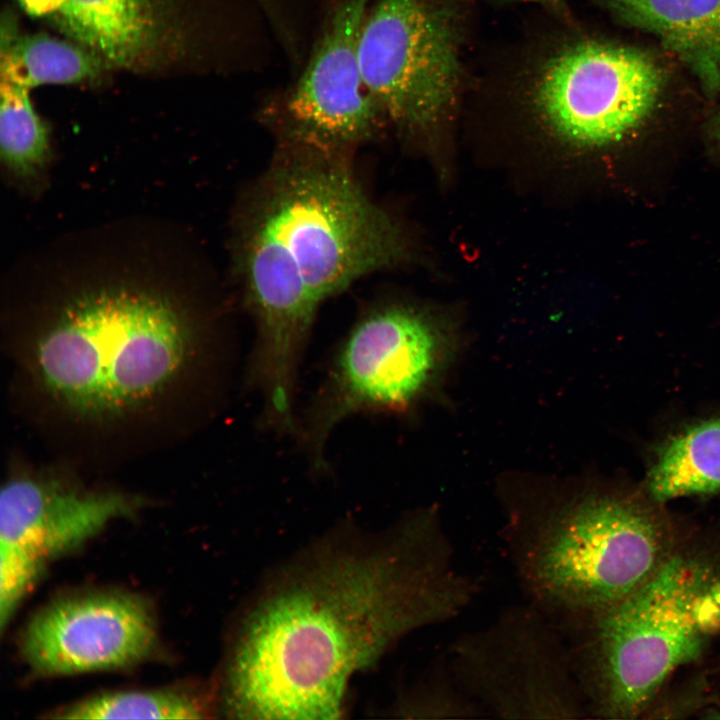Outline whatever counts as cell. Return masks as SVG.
Masks as SVG:
<instances>
[{
	"label": "cell",
	"mask_w": 720,
	"mask_h": 720,
	"mask_svg": "<svg viewBox=\"0 0 720 720\" xmlns=\"http://www.w3.org/2000/svg\"><path fill=\"white\" fill-rule=\"evenodd\" d=\"M479 592L434 508L380 532L342 529L268 577L239 618L223 705L240 719H335L352 676Z\"/></svg>",
	"instance_id": "obj_1"
},
{
	"label": "cell",
	"mask_w": 720,
	"mask_h": 720,
	"mask_svg": "<svg viewBox=\"0 0 720 720\" xmlns=\"http://www.w3.org/2000/svg\"><path fill=\"white\" fill-rule=\"evenodd\" d=\"M241 213L237 268L316 307L402 262L399 225L363 190L346 155L280 147Z\"/></svg>",
	"instance_id": "obj_2"
},
{
	"label": "cell",
	"mask_w": 720,
	"mask_h": 720,
	"mask_svg": "<svg viewBox=\"0 0 720 720\" xmlns=\"http://www.w3.org/2000/svg\"><path fill=\"white\" fill-rule=\"evenodd\" d=\"M590 717H643L680 668L720 633V549L680 541L638 589L605 608L553 620Z\"/></svg>",
	"instance_id": "obj_3"
},
{
	"label": "cell",
	"mask_w": 720,
	"mask_h": 720,
	"mask_svg": "<svg viewBox=\"0 0 720 720\" xmlns=\"http://www.w3.org/2000/svg\"><path fill=\"white\" fill-rule=\"evenodd\" d=\"M661 505L613 488L511 506L501 537L526 601L557 620L634 592L679 542Z\"/></svg>",
	"instance_id": "obj_4"
},
{
	"label": "cell",
	"mask_w": 720,
	"mask_h": 720,
	"mask_svg": "<svg viewBox=\"0 0 720 720\" xmlns=\"http://www.w3.org/2000/svg\"><path fill=\"white\" fill-rule=\"evenodd\" d=\"M187 322L165 298L131 289L68 305L36 349L46 389L87 416L127 412L153 398L184 364Z\"/></svg>",
	"instance_id": "obj_5"
},
{
	"label": "cell",
	"mask_w": 720,
	"mask_h": 720,
	"mask_svg": "<svg viewBox=\"0 0 720 720\" xmlns=\"http://www.w3.org/2000/svg\"><path fill=\"white\" fill-rule=\"evenodd\" d=\"M451 351L449 334L428 312L379 304L361 314L339 345L302 429L315 468L327 441L360 413L409 409L432 389Z\"/></svg>",
	"instance_id": "obj_6"
},
{
	"label": "cell",
	"mask_w": 720,
	"mask_h": 720,
	"mask_svg": "<svg viewBox=\"0 0 720 720\" xmlns=\"http://www.w3.org/2000/svg\"><path fill=\"white\" fill-rule=\"evenodd\" d=\"M459 0H371L358 56L364 82L387 124L406 135L435 128L461 84Z\"/></svg>",
	"instance_id": "obj_7"
},
{
	"label": "cell",
	"mask_w": 720,
	"mask_h": 720,
	"mask_svg": "<svg viewBox=\"0 0 720 720\" xmlns=\"http://www.w3.org/2000/svg\"><path fill=\"white\" fill-rule=\"evenodd\" d=\"M445 654L456 683L487 719L590 717L562 631L529 601L460 634Z\"/></svg>",
	"instance_id": "obj_8"
},
{
	"label": "cell",
	"mask_w": 720,
	"mask_h": 720,
	"mask_svg": "<svg viewBox=\"0 0 720 720\" xmlns=\"http://www.w3.org/2000/svg\"><path fill=\"white\" fill-rule=\"evenodd\" d=\"M370 1L331 0L294 79L263 98L259 120L280 147L347 155L388 126L359 63Z\"/></svg>",
	"instance_id": "obj_9"
},
{
	"label": "cell",
	"mask_w": 720,
	"mask_h": 720,
	"mask_svg": "<svg viewBox=\"0 0 720 720\" xmlns=\"http://www.w3.org/2000/svg\"><path fill=\"white\" fill-rule=\"evenodd\" d=\"M662 72L642 51L612 43L566 41L534 69L528 100L542 125L578 147L619 140L653 110Z\"/></svg>",
	"instance_id": "obj_10"
},
{
	"label": "cell",
	"mask_w": 720,
	"mask_h": 720,
	"mask_svg": "<svg viewBox=\"0 0 720 720\" xmlns=\"http://www.w3.org/2000/svg\"><path fill=\"white\" fill-rule=\"evenodd\" d=\"M157 626L141 597L97 591L59 598L28 622L20 650L33 672L66 676L126 668L155 650Z\"/></svg>",
	"instance_id": "obj_11"
},
{
	"label": "cell",
	"mask_w": 720,
	"mask_h": 720,
	"mask_svg": "<svg viewBox=\"0 0 720 720\" xmlns=\"http://www.w3.org/2000/svg\"><path fill=\"white\" fill-rule=\"evenodd\" d=\"M135 499L28 476L9 479L0 494V547L43 567L80 547L111 521L135 512Z\"/></svg>",
	"instance_id": "obj_12"
},
{
	"label": "cell",
	"mask_w": 720,
	"mask_h": 720,
	"mask_svg": "<svg viewBox=\"0 0 720 720\" xmlns=\"http://www.w3.org/2000/svg\"><path fill=\"white\" fill-rule=\"evenodd\" d=\"M30 16L53 25L106 64L129 67L156 46L157 0H18Z\"/></svg>",
	"instance_id": "obj_13"
},
{
	"label": "cell",
	"mask_w": 720,
	"mask_h": 720,
	"mask_svg": "<svg viewBox=\"0 0 720 720\" xmlns=\"http://www.w3.org/2000/svg\"><path fill=\"white\" fill-rule=\"evenodd\" d=\"M601 2L621 22L656 36L706 92H720V0Z\"/></svg>",
	"instance_id": "obj_14"
},
{
	"label": "cell",
	"mask_w": 720,
	"mask_h": 720,
	"mask_svg": "<svg viewBox=\"0 0 720 720\" xmlns=\"http://www.w3.org/2000/svg\"><path fill=\"white\" fill-rule=\"evenodd\" d=\"M645 490L662 504L720 492V416L691 425L658 447Z\"/></svg>",
	"instance_id": "obj_15"
},
{
	"label": "cell",
	"mask_w": 720,
	"mask_h": 720,
	"mask_svg": "<svg viewBox=\"0 0 720 720\" xmlns=\"http://www.w3.org/2000/svg\"><path fill=\"white\" fill-rule=\"evenodd\" d=\"M7 25L2 36L1 79L32 89L95 78L106 64L83 46L46 34L17 36Z\"/></svg>",
	"instance_id": "obj_16"
},
{
	"label": "cell",
	"mask_w": 720,
	"mask_h": 720,
	"mask_svg": "<svg viewBox=\"0 0 720 720\" xmlns=\"http://www.w3.org/2000/svg\"><path fill=\"white\" fill-rule=\"evenodd\" d=\"M211 707L196 691L184 688L105 691L69 704L57 719H202Z\"/></svg>",
	"instance_id": "obj_17"
},
{
	"label": "cell",
	"mask_w": 720,
	"mask_h": 720,
	"mask_svg": "<svg viewBox=\"0 0 720 720\" xmlns=\"http://www.w3.org/2000/svg\"><path fill=\"white\" fill-rule=\"evenodd\" d=\"M29 90L1 79V157L22 177L35 174L49 154L47 129L32 105Z\"/></svg>",
	"instance_id": "obj_18"
},
{
	"label": "cell",
	"mask_w": 720,
	"mask_h": 720,
	"mask_svg": "<svg viewBox=\"0 0 720 720\" xmlns=\"http://www.w3.org/2000/svg\"><path fill=\"white\" fill-rule=\"evenodd\" d=\"M395 713L417 719H487L456 683L445 653L434 659L424 675L403 691Z\"/></svg>",
	"instance_id": "obj_19"
},
{
	"label": "cell",
	"mask_w": 720,
	"mask_h": 720,
	"mask_svg": "<svg viewBox=\"0 0 720 720\" xmlns=\"http://www.w3.org/2000/svg\"><path fill=\"white\" fill-rule=\"evenodd\" d=\"M711 696L706 678L696 676L666 695H659L643 717L687 718L692 715L700 717L715 700Z\"/></svg>",
	"instance_id": "obj_20"
},
{
	"label": "cell",
	"mask_w": 720,
	"mask_h": 720,
	"mask_svg": "<svg viewBox=\"0 0 720 720\" xmlns=\"http://www.w3.org/2000/svg\"><path fill=\"white\" fill-rule=\"evenodd\" d=\"M494 3L526 2L534 3L549 9L558 15H567V0H487Z\"/></svg>",
	"instance_id": "obj_21"
},
{
	"label": "cell",
	"mask_w": 720,
	"mask_h": 720,
	"mask_svg": "<svg viewBox=\"0 0 720 720\" xmlns=\"http://www.w3.org/2000/svg\"><path fill=\"white\" fill-rule=\"evenodd\" d=\"M703 719H720V701L714 700L700 715Z\"/></svg>",
	"instance_id": "obj_22"
}]
</instances>
